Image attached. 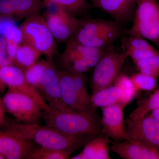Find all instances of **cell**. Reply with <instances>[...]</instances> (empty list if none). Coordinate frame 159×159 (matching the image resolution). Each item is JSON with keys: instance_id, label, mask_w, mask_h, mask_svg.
Instances as JSON below:
<instances>
[{"instance_id": "10", "label": "cell", "mask_w": 159, "mask_h": 159, "mask_svg": "<svg viewBox=\"0 0 159 159\" xmlns=\"http://www.w3.org/2000/svg\"><path fill=\"white\" fill-rule=\"evenodd\" d=\"M126 130L130 140L148 145L159 151V122L147 116L141 119L127 118Z\"/></svg>"}, {"instance_id": "2", "label": "cell", "mask_w": 159, "mask_h": 159, "mask_svg": "<svg viewBox=\"0 0 159 159\" xmlns=\"http://www.w3.org/2000/svg\"><path fill=\"white\" fill-rule=\"evenodd\" d=\"M42 119L47 126L64 133L105 136L97 110L64 111L50 108L43 111Z\"/></svg>"}, {"instance_id": "5", "label": "cell", "mask_w": 159, "mask_h": 159, "mask_svg": "<svg viewBox=\"0 0 159 159\" xmlns=\"http://www.w3.org/2000/svg\"><path fill=\"white\" fill-rule=\"evenodd\" d=\"M21 43L37 49L47 59H53L56 52V40L43 15H34L27 18L20 27Z\"/></svg>"}, {"instance_id": "26", "label": "cell", "mask_w": 159, "mask_h": 159, "mask_svg": "<svg viewBox=\"0 0 159 159\" xmlns=\"http://www.w3.org/2000/svg\"><path fill=\"white\" fill-rule=\"evenodd\" d=\"M114 84L121 91V96L118 103L125 107L134 99L137 92L130 77L124 75H119Z\"/></svg>"}, {"instance_id": "11", "label": "cell", "mask_w": 159, "mask_h": 159, "mask_svg": "<svg viewBox=\"0 0 159 159\" xmlns=\"http://www.w3.org/2000/svg\"><path fill=\"white\" fill-rule=\"evenodd\" d=\"M36 144L13 131L0 130V153L7 159H31Z\"/></svg>"}, {"instance_id": "22", "label": "cell", "mask_w": 159, "mask_h": 159, "mask_svg": "<svg viewBox=\"0 0 159 159\" xmlns=\"http://www.w3.org/2000/svg\"><path fill=\"white\" fill-rule=\"evenodd\" d=\"M62 70L75 74H84L90 70L87 63L76 52L66 48L60 56Z\"/></svg>"}, {"instance_id": "6", "label": "cell", "mask_w": 159, "mask_h": 159, "mask_svg": "<svg viewBox=\"0 0 159 159\" xmlns=\"http://www.w3.org/2000/svg\"><path fill=\"white\" fill-rule=\"evenodd\" d=\"M128 57L125 52L116 51L113 45L107 47L104 54L94 66L91 76L93 93L113 85Z\"/></svg>"}, {"instance_id": "27", "label": "cell", "mask_w": 159, "mask_h": 159, "mask_svg": "<svg viewBox=\"0 0 159 159\" xmlns=\"http://www.w3.org/2000/svg\"><path fill=\"white\" fill-rule=\"evenodd\" d=\"M159 107V89L149 98L142 101L138 107L131 112L129 117L137 119L146 116L150 112Z\"/></svg>"}, {"instance_id": "34", "label": "cell", "mask_w": 159, "mask_h": 159, "mask_svg": "<svg viewBox=\"0 0 159 159\" xmlns=\"http://www.w3.org/2000/svg\"><path fill=\"white\" fill-rule=\"evenodd\" d=\"M0 159H5L4 156H3L1 154V153H0Z\"/></svg>"}, {"instance_id": "12", "label": "cell", "mask_w": 159, "mask_h": 159, "mask_svg": "<svg viewBox=\"0 0 159 159\" xmlns=\"http://www.w3.org/2000/svg\"><path fill=\"white\" fill-rule=\"evenodd\" d=\"M124 108L118 103L102 107L100 123L102 132L115 142L125 140L132 141L126 132L124 122Z\"/></svg>"}, {"instance_id": "16", "label": "cell", "mask_w": 159, "mask_h": 159, "mask_svg": "<svg viewBox=\"0 0 159 159\" xmlns=\"http://www.w3.org/2000/svg\"><path fill=\"white\" fill-rule=\"evenodd\" d=\"M121 25L133 20L138 0H87Z\"/></svg>"}, {"instance_id": "29", "label": "cell", "mask_w": 159, "mask_h": 159, "mask_svg": "<svg viewBox=\"0 0 159 159\" xmlns=\"http://www.w3.org/2000/svg\"><path fill=\"white\" fill-rule=\"evenodd\" d=\"M130 77L137 92L152 91L156 87L157 79L149 75L139 72Z\"/></svg>"}, {"instance_id": "4", "label": "cell", "mask_w": 159, "mask_h": 159, "mask_svg": "<svg viewBox=\"0 0 159 159\" xmlns=\"http://www.w3.org/2000/svg\"><path fill=\"white\" fill-rule=\"evenodd\" d=\"M125 35L139 36L148 40L159 50V2L157 0H138L130 29Z\"/></svg>"}, {"instance_id": "25", "label": "cell", "mask_w": 159, "mask_h": 159, "mask_svg": "<svg viewBox=\"0 0 159 159\" xmlns=\"http://www.w3.org/2000/svg\"><path fill=\"white\" fill-rule=\"evenodd\" d=\"M50 60L47 58L38 61L28 68L23 70L27 82L36 90L44 76Z\"/></svg>"}, {"instance_id": "13", "label": "cell", "mask_w": 159, "mask_h": 159, "mask_svg": "<svg viewBox=\"0 0 159 159\" xmlns=\"http://www.w3.org/2000/svg\"><path fill=\"white\" fill-rule=\"evenodd\" d=\"M37 91L50 108L64 111H70L63 100L58 72L50 60L48 69Z\"/></svg>"}, {"instance_id": "15", "label": "cell", "mask_w": 159, "mask_h": 159, "mask_svg": "<svg viewBox=\"0 0 159 159\" xmlns=\"http://www.w3.org/2000/svg\"><path fill=\"white\" fill-rule=\"evenodd\" d=\"M63 100L71 111L97 110L88 105L82 99L73 74L67 71L58 72Z\"/></svg>"}, {"instance_id": "3", "label": "cell", "mask_w": 159, "mask_h": 159, "mask_svg": "<svg viewBox=\"0 0 159 159\" xmlns=\"http://www.w3.org/2000/svg\"><path fill=\"white\" fill-rule=\"evenodd\" d=\"M124 30L115 20L84 18L78 19L77 29L70 39L86 46L106 48L124 36Z\"/></svg>"}, {"instance_id": "1", "label": "cell", "mask_w": 159, "mask_h": 159, "mask_svg": "<svg viewBox=\"0 0 159 159\" xmlns=\"http://www.w3.org/2000/svg\"><path fill=\"white\" fill-rule=\"evenodd\" d=\"M6 129L29 139L39 147L64 151L71 155L97 136L90 134H66L53 127L42 126L38 123L11 122Z\"/></svg>"}, {"instance_id": "35", "label": "cell", "mask_w": 159, "mask_h": 159, "mask_svg": "<svg viewBox=\"0 0 159 159\" xmlns=\"http://www.w3.org/2000/svg\"><path fill=\"white\" fill-rule=\"evenodd\" d=\"M1 16H0V27H1Z\"/></svg>"}, {"instance_id": "31", "label": "cell", "mask_w": 159, "mask_h": 159, "mask_svg": "<svg viewBox=\"0 0 159 159\" xmlns=\"http://www.w3.org/2000/svg\"><path fill=\"white\" fill-rule=\"evenodd\" d=\"M6 41L3 36H0V69L11 64L7 53Z\"/></svg>"}, {"instance_id": "20", "label": "cell", "mask_w": 159, "mask_h": 159, "mask_svg": "<svg viewBox=\"0 0 159 159\" xmlns=\"http://www.w3.org/2000/svg\"><path fill=\"white\" fill-rule=\"evenodd\" d=\"M66 48L76 52L87 63L90 69L94 67L105 51L106 48H97L82 44L70 39Z\"/></svg>"}, {"instance_id": "17", "label": "cell", "mask_w": 159, "mask_h": 159, "mask_svg": "<svg viewBox=\"0 0 159 159\" xmlns=\"http://www.w3.org/2000/svg\"><path fill=\"white\" fill-rule=\"evenodd\" d=\"M111 150L124 159H159V151L134 141L116 142Z\"/></svg>"}, {"instance_id": "8", "label": "cell", "mask_w": 159, "mask_h": 159, "mask_svg": "<svg viewBox=\"0 0 159 159\" xmlns=\"http://www.w3.org/2000/svg\"><path fill=\"white\" fill-rule=\"evenodd\" d=\"M48 10L44 17L49 29L57 41L66 42L77 29L78 19L73 14L53 4H45Z\"/></svg>"}, {"instance_id": "23", "label": "cell", "mask_w": 159, "mask_h": 159, "mask_svg": "<svg viewBox=\"0 0 159 159\" xmlns=\"http://www.w3.org/2000/svg\"><path fill=\"white\" fill-rule=\"evenodd\" d=\"M93 93L91 102L93 107L96 109L118 103L121 96L120 89L115 84Z\"/></svg>"}, {"instance_id": "28", "label": "cell", "mask_w": 159, "mask_h": 159, "mask_svg": "<svg viewBox=\"0 0 159 159\" xmlns=\"http://www.w3.org/2000/svg\"><path fill=\"white\" fill-rule=\"evenodd\" d=\"M139 72L157 79L159 77V54L134 62Z\"/></svg>"}, {"instance_id": "19", "label": "cell", "mask_w": 159, "mask_h": 159, "mask_svg": "<svg viewBox=\"0 0 159 159\" xmlns=\"http://www.w3.org/2000/svg\"><path fill=\"white\" fill-rule=\"evenodd\" d=\"M110 138L98 135L88 142L82 151L71 159H110L109 155Z\"/></svg>"}, {"instance_id": "7", "label": "cell", "mask_w": 159, "mask_h": 159, "mask_svg": "<svg viewBox=\"0 0 159 159\" xmlns=\"http://www.w3.org/2000/svg\"><path fill=\"white\" fill-rule=\"evenodd\" d=\"M6 111L19 122L38 123L42 119V107L34 99L21 92L8 89L3 97Z\"/></svg>"}, {"instance_id": "33", "label": "cell", "mask_w": 159, "mask_h": 159, "mask_svg": "<svg viewBox=\"0 0 159 159\" xmlns=\"http://www.w3.org/2000/svg\"><path fill=\"white\" fill-rule=\"evenodd\" d=\"M149 116L157 122H159V107L151 111V113Z\"/></svg>"}, {"instance_id": "30", "label": "cell", "mask_w": 159, "mask_h": 159, "mask_svg": "<svg viewBox=\"0 0 159 159\" xmlns=\"http://www.w3.org/2000/svg\"><path fill=\"white\" fill-rule=\"evenodd\" d=\"M70 154L64 151L37 147L34 149L31 159H67Z\"/></svg>"}, {"instance_id": "9", "label": "cell", "mask_w": 159, "mask_h": 159, "mask_svg": "<svg viewBox=\"0 0 159 159\" xmlns=\"http://www.w3.org/2000/svg\"><path fill=\"white\" fill-rule=\"evenodd\" d=\"M7 87L17 90L33 98L43 111L51 108L38 91L27 82L23 70L14 65L5 66L0 69V93H4Z\"/></svg>"}, {"instance_id": "14", "label": "cell", "mask_w": 159, "mask_h": 159, "mask_svg": "<svg viewBox=\"0 0 159 159\" xmlns=\"http://www.w3.org/2000/svg\"><path fill=\"white\" fill-rule=\"evenodd\" d=\"M45 5L43 0H0V16L20 20L40 13Z\"/></svg>"}, {"instance_id": "24", "label": "cell", "mask_w": 159, "mask_h": 159, "mask_svg": "<svg viewBox=\"0 0 159 159\" xmlns=\"http://www.w3.org/2000/svg\"><path fill=\"white\" fill-rule=\"evenodd\" d=\"M45 4H53L74 16L85 15L90 9L87 0H43Z\"/></svg>"}, {"instance_id": "32", "label": "cell", "mask_w": 159, "mask_h": 159, "mask_svg": "<svg viewBox=\"0 0 159 159\" xmlns=\"http://www.w3.org/2000/svg\"><path fill=\"white\" fill-rule=\"evenodd\" d=\"M6 112L7 111L3 101V98L0 97V125H2L5 122V116Z\"/></svg>"}, {"instance_id": "18", "label": "cell", "mask_w": 159, "mask_h": 159, "mask_svg": "<svg viewBox=\"0 0 159 159\" xmlns=\"http://www.w3.org/2000/svg\"><path fill=\"white\" fill-rule=\"evenodd\" d=\"M121 47L134 62L159 54V52L145 39L139 36L124 35L121 38Z\"/></svg>"}, {"instance_id": "36", "label": "cell", "mask_w": 159, "mask_h": 159, "mask_svg": "<svg viewBox=\"0 0 159 159\" xmlns=\"http://www.w3.org/2000/svg\"><path fill=\"white\" fill-rule=\"evenodd\" d=\"M157 1H158V2H159V0H157Z\"/></svg>"}, {"instance_id": "21", "label": "cell", "mask_w": 159, "mask_h": 159, "mask_svg": "<svg viewBox=\"0 0 159 159\" xmlns=\"http://www.w3.org/2000/svg\"><path fill=\"white\" fill-rule=\"evenodd\" d=\"M41 55L37 49L28 44L21 43L15 51L12 65L24 70L39 60Z\"/></svg>"}]
</instances>
